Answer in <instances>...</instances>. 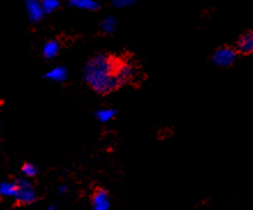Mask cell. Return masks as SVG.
I'll use <instances>...</instances> for the list:
<instances>
[{"mask_svg": "<svg viewBox=\"0 0 253 210\" xmlns=\"http://www.w3.org/2000/svg\"><path fill=\"white\" fill-rule=\"evenodd\" d=\"M45 78L55 83H63L68 78V69L63 66H57L45 73Z\"/></svg>", "mask_w": 253, "mask_h": 210, "instance_id": "ba28073f", "label": "cell"}, {"mask_svg": "<svg viewBox=\"0 0 253 210\" xmlns=\"http://www.w3.org/2000/svg\"><path fill=\"white\" fill-rule=\"evenodd\" d=\"M136 0H111V5L115 8H126V7L132 6Z\"/></svg>", "mask_w": 253, "mask_h": 210, "instance_id": "2e32d148", "label": "cell"}, {"mask_svg": "<svg viewBox=\"0 0 253 210\" xmlns=\"http://www.w3.org/2000/svg\"><path fill=\"white\" fill-rule=\"evenodd\" d=\"M21 173L24 177L27 178H33V177H36L38 175V168L35 166L33 163H24L22 169H21Z\"/></svg>", "mask_w": 253, "mask_h": 210, "instance_id": "9a60e30c", "label": "cell"}, {"mask_svg": "<svg viewBox=\"0 0 253 210\" xmlns=\"http://www.w3.org/2000/svg\"><path fill=\"white\" fill-rule=\"evenodd\" d=\"M237 52L233 47L223 46L217 48L212 55V62L219 68H227L234 65L237 59Z\"/></svg>", "mask_w": 253, "mask_h": 210, "instance_id": "277c9868", "label": "cell"}, {"mask_svg": "<svg viewBox=\"0 0 253 210\" xmlns=\"http://www.w3.org/2000/svg\"><path fill=\"white\" fill-rule=\"evenodd\" d=\"M117 60L107 54L93 55L87 60L83 69V78L94 92L108 94L120 87L115 78Z\"/></svg>", "mask_w": 253, "mask_h": 210, "instance_id": "6da1fadb", "label": "cell"}, {"mask_svg": "<svg viewBox=\"0 0 253 210\" xmlns=\"http://www.w3.org/2000/svg\"><path fill=\"white\" fill-rule=\"evenodd\" d=\"M16 191V181H1L0 183V197L1 198H14Z\"/></svg>", "mask_w": 253, "mask_h": 210, "instance_id": "8fae6325", "label": "cell"}, {"mask_svg": "<svg viewBox=\"0 0 253 210\" xmlns=\"http://www.w3.org/2000/svg\"><path fill=\"white\" fill-rule=\"evenodd\" d=\"M91 206L94 210H110L111 208V198L106 190L98 188L91 198Z\"/></svg>", "mask_w": 253, "mask_h": 210, "instance_id": "8992f818", "label": "cell"}, {"mask_svg": "<svg viewBox=\"0 0 253 210\" xmlns=\"http://www.w3.org/2000/svg\"><path fill=\"white\" fill-rule=\"evenodd\" d=\"M118 28V21L114 16L108 15L100 22V30L104 34H113Z\"/></svg>", "mask_w": 253, "mask_h": 210, "instance_id": "4fadbf2b", "label": "cell"}, {"mask_svg": "<svg viewBox=\"0 0 253 210\" xmlns=\"http://www.w3.org/2000/svg\"><path fill=\"white\" fill-rule=\"evenodd\" d=\"M59 52H60V43L57 39H51L44 44L42 53L47 60H53L58 57Z\"/></svg>", "mask_w": 253, "mask_h": 210, "instance_id": "30bf717a", "label": "cell"}, {"mask_svg": "<svg viewBox=\"0 0 253 210\" xmlns=\"http://www.w3.org/2000/svg\"><path fill=\"white\" fill-rule=\"evenodd\" d=\"M45 14H52L60 7V0H41Z\"/></svg>", "mask_w": 253, "mask_h": 210, "instance_id": "5bb4252c", "label": "cell"}, {"mask_svg": "<svg viewBox=\"0 0 253 210\" xmlns=\"http://www.w3.org/2000/svg\"><path fill=\"white\" fill-rule=\"evenodd\" d=\"M0 136H1V127H0Z\"/></svg>", "mask_w": 253, "mask_h": 210, "instance_id": "d6986e66", "label": "cell"}, {"mask_svg": "<svg viewBox=\"0 0 253 210\" xmlns=\"http://www.w3.org/2000/svg\"><path fill=\"white\" fill-rule=\"evenodd\" d=\"M58 191H59V194H66L67 192H68V186H67V185H61Z\"/></svg>", "mask_w": 253, "mask_h": 210, "instance_id": "e0dca14e", "label": "cell"}, {"mask_svg": "<svg viewBox=\"0 0 253 210\" xmlns=\"http://www.w3.org/2000/svg\"><path fill=\"white\" fill-rule=\"evenodd\" d=\"M235 50L240 54H251L253 52V33L248 31V33L242 35L240 39L237 40Z\"/></svg>", "mask_w": 253, "mask_h": 210, "instance_id": "52a82bcc", "label": "cell"}, {"mask_svg": "<svg viewBox=\"0 0 253 210\" xmlns=\"http://www.w3.org/2000/svg\"><path fill=\"white\" fill-rule=\"evenodd\" d=\"M17 191L14 199L19 205L22 206H29L33 205L37 201V193L35 188L29 180V178L21 177L16 180Z\"/></svg>", "mask_w": 253, "mask_h": 210, "instance_id": "7a4b0ae2", "label": "cell"}, {"mask_svg": "<svg viewBox=\"0 0 253 210\" xmlns=\"http://www.w3.org/2000/svg\"><path fill=\"white\" fill-rule=\"evenodd\" d=\"M117 116V110L114 108H101V109L97 110L96 118L100 123H108L112 120H114Z\"/></svg>", "mask_w": 253, "mask_h": 210, "instance_id": "7c38bea8", "label": "cell"}, {"mask_svg": "<svg viewBox=\"0 0 253 210\" xmlns=\"http://www.w3.org/2000/svg\"><path fill=\"white\" fill-rule=\"evenodd\" d=\"M69 6L75 9L85 10V12H96L100 8L97 0H69Z\"/></svg>", "mask_w": 253, "mask_h": 210, "instance_id": "9c48e42d", "label": "cell"}, {"mask_svg": "<svg viewBox=\"0 0 253 210\" xmlns=\"http://www.w3.org/2000/svg\"><path fill=\"white\" fill-rule=\"evenodd\" d=\"M26 12L30 22L38 23L45 15L41 0H26Z\"/></svg>", "mask_w": 253, "mask_h": 210, "instance_id": "5b68a950", "label": "cell"}, {"mask_svg": "<svg viewBox=\"0 0 253 210\" xmlns=\"http://www.w3.org/2000/svg\"><path fill=\"white\" fill-rule=\"evenodd\" d=\"M137 68L133 62L118 59L117 66H115V78H117L119 86L131 83L132 79L135 78Z\"/></svg>", "mask_w": 253, "mask_h": 210, "instance_id": "3957f363", "label": "cell"}, {"mask_svg": "<svg viewBox=\"0 0 253 210\" xmlns=\"http://www.w3.org/2000/svg\"><path fill=\"white\" fill-rule=\"evenodd\" d=\"M55 209V206H50V207H48V210H54Z\"/></svg>", "mask_w": 253, "mask_h": 210, "instance_id": "ac0fdd59", "label": "cell"}]
</instances>
